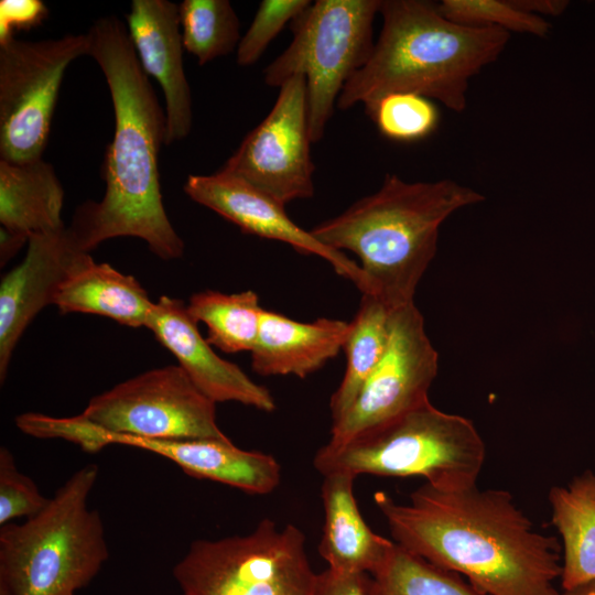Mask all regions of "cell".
<instances>
[{
    "label": "cell",
    "mask_w": 595,
    "mask_h": 595,
    "mask_svg": "<svg viewBox=\"0 0 595 595\" xmlns=\"http://www.w3.org/2000/svg\"><path fill=\"white\" fill-rule=\"evenodd\" d=\"M394 542L486 595H561L556 538L534 530L510 493L424 484L405 504L375 494Z\"/></svg>",
    "instance_id": "1"
},
{
    "label": "cell",
    "mask_w": 595,
    "mask_h": 595,
    "mask_svg": "<svg viewBox=\"0 0 595 595\" xmlns=\"http://www.w3.org/2000/svg\"><path fill=\"white\" fill-rule=\"evenodd\" d=\"M88 55L106 78L115 132L101 162L106 192L79 206L68 226L88 252L116 237L144 240L163 260L183 255L184 242L164 209L159 152L166 117L136 55L126 24L113 15L96 20L86 33Z\"/></svg>",
    "instance_id": "2"
},
{
    "label": "cell",
    "mask_w": 595,
    "mask_h": 595,
    "mask_svg": "<svg viewBox=\"0 0 595 595\" xmlns=\"http://www.w3.org/2000/svg\"><path fill=\"white\" fill-rule=\"evenodd\" d=\"M485 201L454 180L408 182L388 173L380 188L310 231L325 246L355 253L365 291L391 310L413 303L436 253L441 225L456 210Z\"/></svg>",
    "instance_id": "3"
},
{
    "label": "cell",
    "mask_w": 595,
    "mask_h": 595,
    "mask_svg": "<svg viewBox=\"0 0 595 595\" xmlns=\"http://www.w3.org/2000/svg\"><path fill=\"white\" fill-rule=\"evenodd\" d=\"M382 26L366 64L344 86L336 106L363 104L369 115L394 93H412L455 112L467 106L470 79L509 42L501 29H478L443 17L424 0H381Z\"/></svg>",
    "instance_id": "4"
},
{
    "label": "cell",
    "mask_w": 595,
    "mask_h": 595,
    "mask_svg": "<svg viewBox=\"0 0 595 595\" xmlns=\"http://www.w3.org/2000/svg\"><path fill=\"white\" fill-rule=\"evenodd\" d=\"M98 466L75 472L43 510L0 528V595H74L109 558L105 529L88 506Z\"/></svg>",
    "instance_id": "5"
},
{
    "label": "cell",
    "mask_w": 595,
    "mask_h": 595,
    "mask_svg": "<svg viewBox=\"0 0 595 595\" xmlns=\"http://www.w3.org/2000/svg\"><path fill=\"white\" fill-rule=\"evenodd\" d=\"M485 458V442L474 423L428 401L343 443L327 442L313 465L322 476H419L434 488L458 490L476 485Z\"/></svg>",
    "instance_id": "6"
},
{
    "label": "cell",
    "mask_w": 595,
    "mask_h": 595,
    "mask_svg": "<svg viewBox=\"0 0 595 595\" xmlns=\"http://www.w3.org/2000/svg\"><path fill=\"white\" fill-rule=\"evenodd\" d=\"M18 426L34 437L72 443L87 433L159 441H230L217 424L216 403L178 365L151 369L116 385L93 397L78 415L26 412L20 415Z\"/></svg>",
    "instance_id": "7"
},
{
    "label": "cell",
    "mask_w": 595,
    "mask_h": 595,
    "mask_svg": "<svg viewBox=\"0 0 595 595\" xmlns=\"http://www.w3.org/2000/svg\"><path fill=\"white\" fill-rule=\"evenodd\" d=\"M381 0H316L291 22L293 40L264 69L268 86L304 76L312 142L324 137L349 78L370 57Z\"/></svg>",
    "instance_id": "8"
},
{
    "label": "cell",
    "mask_w": 595,
    "mask_h": 595,
    "mask_svg": "<svg viewBox=\"0 0 595 595\" xmlns=\"http://www.w3.org/2000/svg\"><path fill=\"white\" fill-rule=\"evenodd\" d=\"M305 541L266 518L245 536L192 542L173 576L183 595H315Z\"/></svg>",
    "instance_id": "9"
},
{
    "label": "cell",
    "mask_w": 595,
    "mask_h": 595,
    "mask_svg": "<svg viewBox=\"0 0 595 595\" xmlns=\"http://www.w3.org/2000/svg\"><path fill=\"white\" fill-rule=\"evenodd\" d=\"M83 55L86 33L0 44V160L42 159L65 71Z\"/></svg>",
    "instance_id": "10"
},
{
    "label": "cell",
    "mask_w": 595,
    "mask_h": 595,
    "mask_svg": "<svg viewBox=\"0 0 595 595\" xmlns=\"http://www.w3.org/2000/svg\"><path fill=\"white\" fill-rule=\"evenodd\" d=\"M266 118L242 140L219 170L266 193L284 206L314 195L306 80L289 78Z\"/></svg>",
    "instance_id": "11"
},
{
    "label": "cell",
    "mask_w": 595,
    "mask_h": 595,
    "mask_svg": "<svg viewBox=\"0 0 595 595\" xmlns=\"http://www.w3.org/2000/svg\"><path fill=\"white\" fill-rule=\"evenodd\" d=\"M439 356L413 303L391 313L385 356L349 409L332 422L329 443H343L430 401Z\"/></svg>",
    "instance_id": "12"
},
{
    "label": "cell",
    "mask_w": 595,
    "mask_h": 595,
    "mask_svg": "<svg viewBox=\"0 0 595 595\" xmlns=\"http://www.w3.org/2000/svg\"><path fill=\"white\" fill-rule=\"evenodd\" d=\"M90 257L66 226L29 238L23 261L4 274L0 284L1 382L28 325L53 304L62 283Z\"/></svg>",
    "instance_id": "13"
},
{
    "label": "cell",
    "mask_w": 595,
    "mask_h": 595,
    "mask_svg": "<svg viewBox=\"0 0 595 595\" xmlns=\"http://www.w3.org/2000/svg\"><path fill=\"white\" fill-rule=\"evenodd\" d=\"M184 192L194 202L237 225L241 231L282 241L302 255L326 260L342 277L365 291V277L344 252L317 240L299 227L285 213V206L246 182L218 171L209 175H188Z\"/></svg>",
    "instance_id": "14"
},
{
    "label": "cell",
    "mask_w": 595,
    "mask_h": 595,
    "mask_svg": "<svg viewBox=\"0 0 595 595\" xmlns=\"http://www.w3.org/2000/svg\"><path fill=\"white\" fill-rule=\"evenodd\" d=\"M147 327L175 356L194 385L215 403L235 401L263 412L274 411L271 392L212 349L183 301L162 295L155 302Z\"/></svg>",
    "instance_id": "15"
},
{
    "label": "cell",
    "mask_w": 595,
    "mask_h": 595,
    "mask_svg": "<svg viewBox=\"0 0 595 595\" xmlns=\"http://www.w3.org/2000/svg\"><path fill=\"white\" fill-rule=\"evenodd\" d=\"M127 31L139 63L164 95L165 145L185 139L192 129V96L183 65L184 44L178 4L167 0H133Z\"/></svg>",
    "instance_id": "16"
},
{
    "label": "cell",
    "mask_w": 595,
    "mask_h": 595,
    "mask_svg": "<svg viewBox=\"0 0 595 595\" xmlns=\"http://www.w3.org/2000/svg\"><path fill=\"white\" fill-rule=\"evenodd\" d=\"M112 442L167 458L188 476L217 482L251 495L270 494L281 482V466L272 455L241 450L231 441H159L115 435Z\"/></svg>",
    "instance_id": "17"
},
{
    "label": "cell",
    "mask_w": 595,
    "mask_h": 595,
    "mask_svg": "<svg viewBox=\"0 0 595 595\" xmlns=\"http://www.w3.org/2000/svg\"><path fill=\"white\" fill-rule=\"evenodd\" d=\"M349 323L321 317L310 323L264 310L251 367L261 376L305 378L343 349Z\"/></svg>",
    "instance_id": "18"
},
{
    "label": "cell",
    "mask_w": 595,
    "mask_h": 595,
    "mask_svg": "<svg viewBox=\"0 0 595 595\" xmlns=\"http://www.w3.org/2000/svg\"><path fill=\"white\" fill-rule=\"evenodd\" d=\"M355 478L346 473L323 476L324 524L318 551L334 572L371 575L396 542L375 533L365 521L354 495Z\"/></svg>",
    "instance_id": "19"
},
{
    "label": "cell",
    "mask_w": 595,
    "mask_h": 595,
    "mask_svg": "<svg viewBox=\"0 0 595 595\" xmlns=\"http://www.w3.org/2000/svg\"><path fill=\"white\" fill-rule=\"evenodd\" d=\"M63 203L64 188L51 163L0 160L1 229L26 241L61 230Z\"/></svg>",
    "instance_id": "20"
},
{
    "label": "cell",
    "mask_w": 595,
    "mask_h": 595,
    "mask_svg": "<svg viewBox=\"0 0 595 595\" xmlns=\"http://www.w3.org/2000/svg\"><path fill=\"white\" fill-rule=\"evenodd\" d=\"M53 305L61 314H95L126 326L147 327L155 303L134 277L90 257L62 283Z\"/></svg>",
    "instance_id": "21"
},
{
    "label": "cell",
    "mask_w": 595,
    "mask_h": 595,
    "mask_svg": "<svg viewBox=\"0 0 595 595\" xmlns=\"http://www.w3.org/2000/svg\"><path fill=\"white\" fill-rule=\"evenodd\" d=\"M551 519L563 543V591L595 582V473L585 470L549 493Z\"/></svg>",
    "instance_id": "22"
},
{
    "label": "cell",
    "mask_w": 595,
    "mask_h": 595,
    "mask_svg": "<svg viewBox=\"0 0 595 595\" xmlns=\"http://www.w3.org/2000/svg\"><path fill=\"white\" fill-rule=\"evenodd\" d=\"M392 311L375 295L363 294L358 311L349 322L343 347L346 354L345 374L329 401L332 422L349 409L385 356Z\"/></svg>",
    "instance_id": "23"
},
{
    "label": "cell",
    "mask_w": 595,
    "mask_h": 595,
    "mask_svg": "<svg viewBox=\"0 0 595 595\" xmlns=\"http://www.w3.org/2000/svg\"><path fill=\"white\" fill-rule=\"evenodd\" d=\"M186 309L207 327V342L228 354L252 350L264 311L252 290L232 294L205 290L193 294Z\"/></svg>",
    "instance_id": "24"
},
{
    "label": "cell",
    "mask_w": 595,
    "mask_h": 595,
    "mask_svg": "<svg viewBox=\"0 0 595 595\" xmlns=\"http://www.w3.org/2000/svg\"><path fill=\"white\" fill-rule=\"evenodd\" d=\"M370 595H486L462 575L394 544L370 575Z\"/></svg>",
    "instance_id": "25"
},
{
    "label": "cell",
    "mask_w": 595,
    "mask_h": 595,
    "mask_svg": "<svg viewBox=\"0 0 595 595\" xmlns=\"http://www.w3.org/2000/svg\"><path fill=\"white\" fill-rule=\"evenodd\" d=\"M178 14L184 48L201 66L237 50L239 19L228 0H184Z\"/></svg>",
    "instance_id": "26"
},
{
    "label": "cell",
    "mask_w": 595,
    "mask_h": 595,
    "mask_svg": "<svg viewBox=\"0 0 595 595\" xmlns=\"http://www.w3.org/2000/svg\"><path fill=\"white\" fill-rule=\"evenodd\" d=\"M368 116L383 137L398 142L425 139L437 129L441 120L434 100L412 93L385 96Z\"/></svg>",
    "instance_id": "27"
},
{
    "label": "cell",
    "mask_w": 595,
    "mask_h": 595,
    "mask_svg": "<svg viewBox=\"0 0 595 595\" xmlns=\"http://www.w3.org/2000/svg\"><path fill=\"white\" fill-rule=\"evenodd\" d=\"M439 12L457 24L478 29H501L545 37L550 24L540 17L516 8L511 0H443Z\"/></svg>",
    "instance_id": "28"
},
{
    "label": "cell",
    "mask_w": 595,
    "mask_h": 595,
    "mask_svg": "<svg viewBox=\"0 0 595 595\" xmlns=\"http://www.w3.org/2000/svg\"><path fill=\"white\" fill-rule=\"evenodd\" d=\"M312 3L310 0H263L241 37L236 60L240 66L255 64L282 29Z\"/></svg>",
    "instance_id": "29"
},
{
    "label": "cell",
    "mask_w": 595,
    "mask_h": 595,
    "mask_svg": "<svg viewBox=\"0 0 595 595\" xmlns=\"http://www.w3.org/2000/svg\"><path fill=\"white\" fill-rule=\"evenodd\" d=\"M45 498L32 478L22 474L14 456L6 446L0 448V526L19 517H33L45 508Z\"/></svg>",
    "instance_id": "30"
},
{
    "label": "cell",
    "mask_w": 595,
    "mask_h": 595,
    "mask_svg": "<svg viewBox=\"0 0 595 595\" xmlns=\"http://www.w3.org/2000/svg\"><path fill=\"white\" fill-rule=\"evenodd\" d=\"M48 15L41 0L0 1V44L14 37L18 31H28L40 25Z\"/></svg>",
    "instance_id": "31"
},
{
    "label": "cell",
    "mask_w": 595,
    "mask_h": 595,
    "mask_svg": "<svg viewBox=\"0 0 595 595\" xmlns=\"http://www.w3.org/2000/svg\"><path fill=\"white\" fill-rule=\"evenodd\" d=\"M315 595H370V575L327 569L317 575Z\"/></svg>",
    "instance_id": "32"
},
{
    "label": "cell",
    "mask_w": 595,
    "mask_h": 595,
    "mask_svg": "<svg viewBox=\"0 0 595 595\" xmlns=\"http://www.w3.org/2000/svg\"><path fill=\"white\" fill-rule=\"evenodd\" d=\"M511 2L519 10L540 18L561 15L569 6V1L564 0H511Z\"/></svg>",
    "instance_id": "33"
},
{
    "label": "cell",
    "mask_w": 595,
    "mask_h": 595,
    "mask_svg": "<svg viewBox=\"0 0 595 595\" xmlns=\"http://www.w3.org/2000/svg\"><path fill=\"white\" fill-rule=\"evenodd\" d=\"M561 595H595V582H591L572 589L563 591Z\"/></svg>",
    "instance_id": "34"
}]
</instances>
